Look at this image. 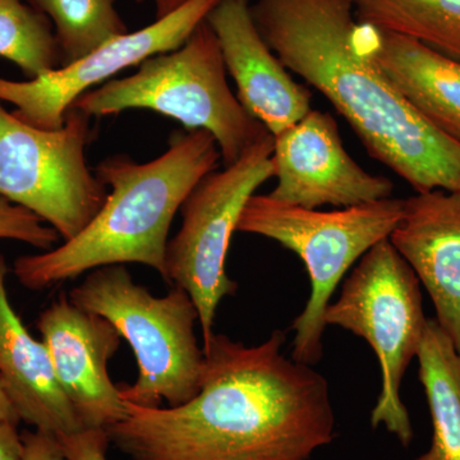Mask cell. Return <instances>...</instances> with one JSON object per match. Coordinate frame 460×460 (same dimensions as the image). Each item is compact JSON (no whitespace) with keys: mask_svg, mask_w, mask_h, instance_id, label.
<instances>
[{"mask_svg":"<svg viewBox=\"0 0 460 460\" xmlns=\"http://www.w3.org/2000/svg\"><path fill=\"white\" fill-rule=\"evenodd\" d=\"M250 8L281 65L332 102L374 159L417 193L460 192V142L420 114L372 59L354 0H256Z\"/></svg>","mask_w":460,"mask_h":460,"instance_id":"cell-2","label":"cell"},{"mask_svg":"<svg viewBox=\"0 0 460 460\" xmlns=\"http://www.w3.org/2000/svg\"><path fill=\"white\" fill-rule=\"evenodd\" d=\"M0 422H11L14 425H20L21 422L20 416L14 410L13 404L9 401L2 380H0Z\"/></svg>","mask_w":460,"mask_h":460,"instance_id":"cell-25","label":"cell"},{"mask_svg":"<svg viewBox=\"0 0 460 460\" xmlns=\"http://www.w3.org/2000/svg\"><path fill=\"white\" fill-rule=\"evenodd\" d=\"M91 117L71 108L59 129L36 128L0 102V196L75 238L102 210L107 186L91 172L84 150Z\"/></svg>","mask_w":460,"mask_h":460,"instance_id":"cell-8","label":"cell"},{"mask_svg":"<svg viewBox=\"0 0 460 460\" xmlns=\"http://www.w3.org/2000/svg\"><path fill=\"white\" fill-rule=\"evenodd\" d=\"M417 358L432 441L416 460H460V353L436 319L428 321Z\"/></svg>","mask_w":460,"mask_h":460,"instance_id":"cell-17","label":"cell"},{"mask_svg":"<svg viewBox=\"0 0 460 460\" xmlns=\"http://www.w3.org/2000/svg\"><path fill=\"white\" fill-rule=\"evenodd\" d=\"M21 460H66L57 436L47 432L23 431Z\"/></svg>","mask_w":460,"mask_h":460,"instance_id":"cell-23","label":"cell"},{"mask_svg":"<svg viewBox=\"0 0 460 460\" xmlns=\"http://www.w3.org/2000/svg\"><path fill=\"white\" fill-rule=\"evenodd\" d=\"M77 307L107 319L135 352L138 377L119 384L124 401L138 407H178L198 395L205 370L195 323L199 311L186 290L155 296L124 265L93 269L69 292Z\"/></svg>","mask_w":460,"mask_h":460,"instance_id":"cell-5","label":"cell"},{"mask_svg":"<svg viewBox=\"0 0 460 460\" xmlns=\"http://www.w3.org/2000/svg\"><path fill=\"white\" fill-rule=\"evenodd\" d=\"M274 177L269 193L284 204L319 208H350L392 196V181L362 168L347 153L330 113L311 111L274 137Z\"/></svg>","mask_w":460,"mask_h":460,"instance_id":"cell-11","label":"cell"},{"mask_svg":"<svg viewBox=\"0 0 460 460\" xmlns=\"http://www.w3.org/2000/svg\"><path fill=\"white\" fill-rule=\"evenodd\" d=\"M363 25L396 33L460 62V0H354Z\"/></svg>","mask_w":460,"mask_h":460,"instance_id":"cell-18","label":"cell"},{"mask_svg":"<svg viewBox=\"0 0 460 460\" xmlns=\"http://www.w3.org/2000/svg\"><path fill=\"white\" fill-rule=\"evenodd\" d=\"M250 7V0H220L206 22L219 40L242 107L275 137L313 111V96L263 41Z\"/></svg>","mask_w":460,"mask_h":460,"instance_id":"cell-13","label":"cell"},{"mask_svg":"<svg viewBox=\"0 0 460 460\" xmlns=\"http://www.w3.org/2000/svg\"><path fill=\"white\" fill-rule=\"evenodd\" d=\"M274 137L244 151L234 164L206 175L181 208V226L168 242L166 281L189 293L199 311L204 344L213 338L217 307L235 295L226 272L230 239L251 196L274 177Z\"/></svg>","mask_w":460,"mask_h":460,"instance_id":"cell-9","label":"cell"},{"mask_svg":"<svg viewBox=\"0 0 460 460\" xmlns=\"http://www.w3.org/2000/svg\"><path fill=\"white\" fill-rule=\"evenodd\" d=\"M220 0H190L183 7L157 18L138 31L127 32L71 65L27 81L0 78V102H11L12 113L36 128L59 129L72 104L96 84H107L147 58L181 48Z\"/></svg>","mask_w":460,"mask_h":460,"instance_id":"cell-10","label":"cell"},{"mask_svg":"<svg viewBox=\"0 0 460 460\" xmlns=\"http://www.w3.org/2000/svg\"><path fill=\"white\" fill-rule=\"evenodd\" d=\"M363 26L381 71L429 122L460 142V62L405 36Z\"/></svg>","mask_w":460,"mask_h":460,"instance_id":"cell-16","label":"cell"},{"mask_svg":"<svg viewBox=\"0 0 460 460\" xmlns=\"http://www.w3.org/2000/svg\"><path fill=\"white\" fill-rule=\"evenodd\" d=\"M49 18L62 66L71 65L128 32L115 0H25Z\"/></svg>","mask_w":460,"mask_h":460,"instance_id":"cell-19","label":"cell"},{"mask_svg":"<svg viewBox=\"0 0 460 460\" xmlns=\"http://www.w3.org/2000/svg\"><path fill=\"white\" fill-rule=\"evenodd\" d=\"M71 108L90 117L146 109L186 129H205L217 140L224 168L271 135L230 90L222 48L206 21L178 49L147 58L135 74L84 93Z\"/></svg>","mask_w":460,"mask_h":460,"instance_id":"cell-4","label":"cell"},{"mask_svg":"<svg viewBox=\"0 0 460 460\" xmlns=\"http://www.w3.org/2000/svg\"><path fill=\"white\" fill-rule=\"evenodd\" d=\"M219 146L205 129L172 133L168 150L147 163L109 156L95 175L111 187L102 210L75 238L39 255L16 259L27 289L42 290L108 265L142 263L166 279L165 253L175 214L193 189L219 165Z\"/></svg>","mask_w":460,"mask_h":460,"instance_id":"cell-3","label":"cell"},{"mask_svg":"<svg viewBox=\"0 0 460 460\" xmlns=\"http://www.w3.org/2000/svg\"><path fill=\"white\" fill-rule=\"evenodd\" d=\"M58 384L84 429H108L128 414L119 387L108 374V362L119 348L118 330L104 317L59 296L36 321Z\"/></svg>","mask_w":460,"mask_h":460,"instance_id":"cell-12","label":"cell"},{"mask_svg":"<svg viewBox=\"0 0 460 460\" xmlns=\"http://www.w3.org/2000/svg\"><path fill=\"white\" fill-rule=\"evenodd\" d=\"M389 239L428 290L436 321L460 353V192L436 190L404 199Z\"/></svg>","mask_w":460,"mask_h":460,"instance_id":"cell-14","label":"cell"},{"mask_svg":"<svg viewBox=\"0 0 460 460\" xmlns=\"http://www.w3.org/2000/svg\"><path fill=\"white\" fill-rule=\"evenodd\" d=\"M9 272L0 253V380L21 422L54 436L74 434L83 423L58 384L47 347L36 341L12 307Z\"/></svg>","mask_w":460,"mask_h":460,"instance_id":"cell-15","label":"cell"},{"mask_svg":"<svg viewBox=\"0 0 460 460\" xmlns=\"http://www.w3.org/2000/svg\"><path fill=\"white\" fill-rule=\"evenodd\" d=\"M323 319L326 326L349 330L371 345L381 368V393L371 426H384L402 447H410L414 434L401 398L402 381L419 353L429 319L419 278L389 238L362 256Z\"/></svg>","mask_w":460,"mask_h":460,"instance_id":"cell-7","label":"cell"},{"mask_svg":"<svg viewBox=\"0 0 460 460\" xmlns=\"http://www.w3.org/2000/svg\"><path fill=\"white\" fill-rule=\"evenodd\" d=\"M0 57L29 80L62 66L49 18L23 0H0Z\"/></svg>","mask_w":460,"mask_h":460,"instance_id":"cell-20","label":"cell"},{"mask_svg":"<svg viewBox=\"0 0 460 460\" xmlns=\"http://www.w3.org/2000/svg\"><path fill=\"white\" fill-rule=\"evenodd\" d=\"M23 444L18 425L0 422V460H21Z\"/></svg>","mask_w":460,"mask_h":460,"instance_id":"cell-24","label":"cell"},{"mask_svg":"<svg viewBox=\"0 0 460 460\" xmlns=\"http://www.w3.org/2000/svg\"><path fill=\"white\" fill-rule=\"evenodd\" d=\"M138 3L151 2L155 5L156 20L163 18L183 7L190 0H136Z\"/></svg>","mask_w":460,"mask_h":460,"instance_id":"cell-26","label":"cell"},{"mask_svg":"<svg viewBox=\"0 0 460 460\" xmlns=\"http://www.w3.org/2000/svg\"><path fill=\"white\" fill-rule=\"evenodd\" d=\"M402 211L404 199L392 198L334 211L284 204L269 195L248 199L237 232L270 238L293 251L310 275V299L292 325V359L308 366L320 361L323 317L335 288L357 260L390 237Z\"/></svg>","mask_w":460,"mask_h":460,"instance_id":"cell-6","label":"cell"},{"mask_svg":"<svg viewBox=\"0 0 460 460\" xmlns=\"http://www.w3.org/2000/svg\"><path fill=\"white\" fill-rule=\"evenodd\" d=\"M59 238L57 230L45 226L40 217L0 196V239H13L50 251Z\"/></svg>","mask_w":460,"mask_h":460,"instance_id":"cell-21","label":"cell"},{"mask_svg":"<svg viewBox=\"0 0 460 460\" xmlns=\"http://www.w3.org/2000/svg\"><path fill=\"white\" fill-rule=\"evenodd\" d=\"M57 438L66 460H108L111 441L105 429H81Z\"/></svg>","mask_w":460,"mask_h":460,"instance_id":"cell-22","label":"cell"},{"mask_svg":"<svg viewBox=\"0 0 460 460\" xmlns=\"http://www.w3.org/2000/svg\"><path fill=\"white\" fill-rule=\"evenodd\" d=\"M284 343L281 330L255 347L214 334L198 395L169 408L126 401L109 441L135 460H310L335 438L328 381L286 358Z\"/></svg>","mask_w":460,"mask_h":460,"instance_id":"cell-1","label":"cell"}]
</instances>
